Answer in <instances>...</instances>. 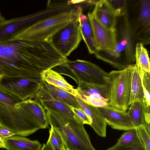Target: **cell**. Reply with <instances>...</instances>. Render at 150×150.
Listing matches in <instances>:
<instances>
[{"label":"cell","instance_id":"6da1fadb","mask_svg":"<svg viewBox=\"0 0 150 150\" xmlns=\"http://www.w3.org/2000/svg\"><path fill=\"white\" fill-rule=\"evenodd\" d=\"M46 59V50L40 41L15 35L0 42V75L3 77L40 79Z\"/></svg>","mask_w":150,"mask_h":150},{"label":"cell","instance_id":"7a4b0ae2","mask_svg":"<svg viewBox=\"0 0 150 150\" xmlns=\"http://www.w3.org/2000/svg\"><path fill=\"white\" fill-rule=\"evenodd\" d=\"M19 98L0 88V127L25 136L44 129L45 118L38 108L20 107Z\"/></svg>","mask_w":150,"mask_h":150},{"label":"cell","instance_id":"3957f363","mask_svg":"<svg viewBox=\"0 0 150 150\" xmlns=\"http://www.w3.org/2000/svg\"><path fill=\"white\" fill-rule=\"evenodd\" d=\"M116 45L112 51H97L98 59L119 70L135 64V53L137 42L128 23L125 12L117 16L115 27Z\"/></svg>","mask_w":150,"mask_h":150},{"label":"cell","instance_id":"277c9868","mask_svg":"<svg viewBox=\"0 0 150 150\" xmlns=\"http://www.w3.org/2000/svg\"><path fill=\"white\" fill-rule=\"evenodd\" d=\"M48 124L59 134L67 150H96L84 124L76 115L71 116L45 110Z\"/></svg>","mask_w":150,"mask_h":150},{"label":"cell","instance_id":"5b68a950","mask_svg":"<svg viewBox=\"0 0 150 150\" xmlns=\"http://www.w3.org/2000/svg\"><path fill=\"white\" fill-rule=\"evenodd\" d=\"M82 8L77 6L40 20L21 30L17 33L21 38L37 41H48L49 39L59 30L65 26L82 13Z\"/></svg>","mask_w":150,"mask_h":150},{"label":"cell","instance_id":"8992f818","mask_svg":"<svg viewBox=\"0 0 150 150\" xmlns=\"http://www.w3.org/2000/svg\"><path fill=\"white\" fill-rule=\"evenodd\" d=\"M125 12L130 29L137 42L150 43V0H127Z\"/></svg>","mask_w":150,"mask_h":150},{"label":"cell","instance_id":"52a82bcc","mask_svg":"<svg viewBox=\"0 0 150 150\" xmlns=\"http://www.w3.org/2000/svg\"><path fill=\"white\" fill-rule=\"evenodd\" d=\"M54 68L60 74L71 78L77 84L81 82L98 84H104L107 82L108 73L89 61L68 59L65 63Z\"/></svg>","mask_w":150,"mask_h":150},{"label":"cell","instance_id":"ba28073f","mask_svg":"<svg viewBox=\"0 0 150 150\" xmlns=\"http://www.w3.org/2000/svg\"><path fill=\"white\" fill-rule=\"evenodd\" d=\"M108 73L107 82L110 90L109 105L127 112L130 105L133 65Z\"/></svg>","mask_w":150,"mask_h":150},{"label":"cell","instance_id":"9c48e42d","mask_svg":"<svg viewBox=\"0 0 150 150\" xmlns=\"http://www.w3.org/2000/svg\"><path fill=\"white\" fill-rule=\"evenodd\" d=\"M79 17L59 30L48 40L54 49L64 57L67 58L76 50L82 39Z\"/></svg>","mask_w":150,"mask_h":150},{"label":"cell","instance_id":"30bf717a","mask_svg":"<svg viewBox=\"0 0 150 150\" xmlns=\"http://www.w3.org/2000/svg\"><path fill=\"white\" fill-rule=\"evenodd\" d=\"M42 80L23 77H2L0 88L22 101L34 98L43 85Z\"/></svg>","mask_w":150,"mask_h":150},{"label":"cell","instance_id":"8fae6325","mask_svg":"<svg viewBox=\"0 0 150 150\" xmlns=\"http://www.w3.org/2000/svg\"><path fill=\"white\" fill-rule=\"evenodd\" d=\"M91 25L94 43L97 51H112L116 45L115 28L108 29L101 24L92 12L87 16Z\"/></svg>","mask_w":150,"mask_h":150},{"label":"cell","instance_id":"7c38bea8","mask_svg":"<svg viewBox=\"0 0 150 150\" xmlns=\"http://www.w3.org/2000/svg\"><path fill=\"white\" fill-rule=\"evenodd\" d=\"M97 108L107 124L113 129L126 131L134 128L127 112L109 105Z\"/></svg>","mask_w":150,"mask_h":150},{"label":"cell","instance_id":"4fadbf2b","mask_svg":"<svg viewBox=\"0 0 150 150\" xmlns=\"http://www.w3.org/2000/svg\"><path fill=\"white\" fill-rule=\"evenodd\" d=\"M34 16L30 15L5 20L0 23V42L7 41L21 30L33 23Z\"/></svg>","mask_w":150,"mask_h":150},{"label":"cell","instance_id":"5bb4252c","mask_svg":"<svg viewBox=\"0 0 150 150\" xmlns=\"http://www.w3.org/2000/svg\"><path fill=\"white\" fill-rule=\"evenodd\" d=\"M76 98L81 108L88 118L90 125L95 132L100 137H106L107 123L97 107L87 104L78 96Z\"/></svg>","mask_w":150,"mask_h":150},{"label":"cell","instance_id":"9a60e30c","mask_svg":"<svg viewBox=\"0 0 150 150\" xmlns=\"http://www.w3.org/2000/svg\"><path fill=\"white\" fill-rule=\"evenodd\" d=\"M92 12L105 27L110 29L115 28L118 15L108 0L97 1Z\"/></svg>","mask_w":150,"mask_h":150},{"label":"cell","instance_id":"2e32d148","mask_svg":"<svg viewBox=\"0 0 150 150\" xmlns=\"http://www.w3.org/2000/svg\"><path fill=\"white\" fill-rule=\"evenodd\" d=\"M77 85L76 89L78 95H83L90 99L108 103L110 90L107 82L104 84H98L81 82Z\"/></svg>","mask_w":150,"mask_h":150},{"label":"cell","instance_id":"e0dca14e","mask_svg":"<svg viewBox=\"0 0 150 150\" xmlns=\"http://www.w3.org/2000/svg\"><path fill=\"white\" fill-rule=\"evenodd\" d=\"M42 80L57 88L76 97L78 96L76 89L70 84L60 74L52 69H48L41 74Z\"/></svg>","mask_w":150,"mask_h":150},{"label":"cell","instance_id":"ac0fdd59","mask_svg":"<svg viewBox=\"0 0 150 150\" xmlns=\"http://www.w3.org/2000/svg\"><path fill=\"white\" fill-rule=\"evenodd\" d=\"M7 150H41L42 146L38 140L23 136H14L4 140Z\"/></svg>","mask_w":150,"mask_h":150},{"label":"cell","instance_id":"d6986e66","mask_svg":"<svg viewBox=\"0 0 150 150\" xmlns=\"http://www.w3.org/2000/svg\"><path fill=\"white\" fill-rule=\"evenodd\" d=\"M43 84L48 93L54 99L69 106L76 108H81L76 97L43 81Z\"/></svg>","mask_w":150,"mask_h":150},{"label":"cell","instance_id":"ffe728a7","mask_svg":"<svg viewBox=\"0 0 150 150\" xmlns=\"http://www.w3.org/2000/svg\"><path fill=\"white\" fill-rule=\"evenodd\" d=\"M79 22L81 37L89 53L90 54H95L97 50L94 46L92 30L87 17L81 13L79 16Z\"/></svg>","mask_w":150,"mask_h":150},{"label":"cell","instance_id":"44dd1931","mask_svg":"<svg viewBox=\"0 0 150 150\" xmlns=\"http://www.w3.org/2000/svg\"><path fill=\"white\" fill-rule=\"evenodd\" d=\"M144 94L138 68L135 64L133 65L132 72L130 98V105L137 101L142 102Z\"/></svg>","mask_w":150,"mask_h":150},{"label":"cell","instance_id":"7402d4cb","mask_svg":"<svg viewBox=\"0 0 150 150\" xmlns=\"http://www.w3.org/2000/svg\"><path fill=\"white\" fill-rule=\"evenodd\" d=\"M134 128L144 124V109L142 102L137 101L132 103L127 112Z\"/></svg>","mask_w":150,"mask_h":150},{"label":"cell","instance_id":"603a6c76","mask_svg":"<svg viewBox=\"0 0 150 150\" xmlns=\"http://www.w3.org/2000/svg\"><path fill=\"white\" fill-rule=\"evenodd\" d=\"M135 58V64L138 68L150 73V62L148 52L141 42H138L136 44Z\"/></svg>","mask_w":150,"mask_h":150},{"label":"cell","instance_id":"cb8c5ba5","mask_svg":"<svg viewBox=\"0 0 150 150\" xmlns=\"http://www.w3.org/2000/svg\"><path fill=\"white\" fill-rule=\"evenodd\" d=\"M138 68L144 94L142 102L144 105L150 106V73Z\"/></svg>","mask_w":150,"mask_h":150},{"label":"cell","instance_id":"d4e9b609","mask_svg":"<svg viewBox=\"0 0 150 150\" xmlns=\"http://www.w3.org/2000/svg\"><path fill=\"white\" fill-rule=\"evenodd\" d=\"M138 136L136 128L127 130L123 133L114 145L123 147L130 146L134 144Z\"/></svg>","mask_w":150,"mask_h":150},{"label":"cell","instance_id":"484cf974","mask_svg":"<svg viewBox=\"0 0 150 150\" xmlns=\"http://www.w3.org/2000/svg\"><path fill=\"white\" fill-rule=\"evenodd\" d=\"M47 142L53 150H66L63 140L58 132L52 127L49 129Z\"/></svg>","mask_w":150,"mask_h":150},{"label":"cell","instance_id":"4316f807","mask_svg":"<svg viewBox=\"0 0 150 150\" xmlns=\"http://www.w3.org/2000/svg\"><path fill=\"white\" fill-rule=\"evenodd\" d=\"M138 135L145 150H150V137L149 133L144 125L136 128Z\"/></svg>","mask_w":150,"mask_h":150},{"label":"cell","instance_id":"83f0119b","mask_svg":"<svg viewBox=\"0 0 150 150\" xmlns=\"http://www.w3.org/2000/svg\"><path fill=\"white\" fill-rule=\"evenodd\" d=\"M106 150H145V149L138 135L134 144L130 146L123 147L114 145Z\"/></svg>","mask_w":150,"mask_h":150},{"label":"cell","instance_id":"f1b7e54d","mask_svg":"<svg viewBox=\"0 0 150 150\" xmlns=\"http://www.w3.org/2000/svg\"><path fill=\"white\" fill-rule=\"evenodd\" d=\"M108 0L118 16L125 12L127 0Z\"/></svg>","mask_w":150,"mask_h":150},{"label":"cell","instance_id":"f546056e","mask_svg":"<svg viewBox=\"0 0 150 150\" xmlns=\"http://www.w3.org/2000/svg\"><path fill=\"white\" fill-rule=\"evenodd\" d=\"M78 96L87 104L96 107H101L109 105L108 102L96 99H90L83 95H79Z\"/></svg>","mask_w":150,"mask_h":150},{"label":"cell","instance_id":"4dcf8cb0","mask_svg":"<svg viewBox=\"0 0 150 150\" xmlns=\"http://www.w3.org/2000/svg\"><path fill=\"white\" fill-rule=\"evenodd\" d=\"M73 112L82 121L84 124L90 125V122L87 116L81 108H76L69 106Z\"/></svg>","mask_w":150,"mask_h":150},{"label":"cell","instance_id":"1f68e13d","mask_svg":"<svg viewBox=\"0 0 150 150\" xmlns=\"http://www.w3.org/2000/svg\"><path fill=\"white\" fill-rule=\"evenodd\" d=\"M16 135V134L9 130L0 127V137L4 140Z\"/></svg>","mask_w":150,"mask_h":150},{"label":"cell","instance_id":"d6a6232c","mask_svg":"<svg viewBox=\"0 0 150 150\" xmlns=\"http://www.w3.org/2000/svg\"><path fill=\"white\" fill-rule=\"evenodd\" d=\"M41 150H53V149L49 143L47 141L46 144H43Z\"/></svg>","mask_w":150,"mask_h":150},{"label":"cell","instance_id":"836d02e7","mask_svg":"<svg viewBox=\"0 0 150 150\" xmlns=\"http://www.w3.org/2000/svg\"><path fill=\"white\" fill-rule=\"evenodd\" d=\"M0 148L6 149V146L4 143V140L0 137Z\"/></svg>","mask_w":150,"mask_h":150},{"label":"cell","instance_id":"e575fe53","mask_svg":"<svg viewBox=\"0 0 150 150\" xmlns=\"http://www.w3.org/2000/svg\"><path fill=\"white\" fill-rule=\"evenodd\" d=\"M5 19V18L2 16L1 13L0 11V23L3 21Z\"/></svg>","mask_w":150,"mask_h":150},{"label":"cell","instance_id":"d590c367","mask_svg":"<svg viewBox=\"0 0 150 150\" xmlns=\"http://www.w3.org/2000/svg\"><path fill=\"white\" fill-rule=\"evenodd\" d=\"M3 76L1 75H0V79Z\"/></svg>","mask_w":150,"mask_h":150}]
</instances>
